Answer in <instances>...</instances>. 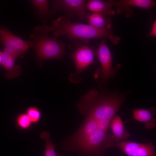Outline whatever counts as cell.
<instances>
[{"label": "cell", "instance_id": "cell-5", "mask_svg": "<svg viewBox=\"0 0 156 156\" xmlns=\"http://www.w3.org/2000/svg\"><path fill=\"white\" fill-rule=\"evenodd\" d=\"M0 40L4 45V50L16 58L34 47L33 42L22 39L6 29L0 30Z\"/></svg>", "mask_w": 156, "mask_h": 156}, {"label": "cell", "instance_id": "cell-19", "mask_svg": "<svg viewBox=\"0 0 156 156\" xmlns=\"http://www.w3.org/2000/svg\"><path fill=\"white\" fill-rule=\"evenodd\" d=\"M16 124L20 129L27 130L29 129L32 124L27 114L22 113L18 116L16 120Z\"/></svg>", "mask_w": 156, "mask_h": 156}, {"label": "cell", "instance_id": "cell-2", "mask_svg": "<svg viewBox=\"0 0 156 156\" xmlns=\"http://www.w3.org/2000/svg\"><path fill=\"white\" fill-rule=\"evenodd\" d=\"M123 101L121 94L102 95L92 89L81 97L78 106L81 113H86L87 116L96 120L112 119Z\"/></svg>", "mask_w": 156, "mask_h": 156}, {"label": "cell", "instance_id": "cell-15", "mask_svg": "<svg viewBox=\"0 0 156 156\" xmlns=\"http://www.w3.org/2000/svg\"><path fill=\"white\" fill-rule=\"evenodd\" d=\"M86 19L89 25L98 28H111L112 22L109 16L102 14L94 13L87 14Z\"/></svg>", "mask_w": 156, "mask_h": 156}, {"label": "cell", "instance_id": "cell-16", "mask_svg": "<svg viewBox=\"0 0 156 156\" xmlns=\"http://www.w3.org/2000/svg\"><path fill=\"white\" fill-rule=\"evenodd\" d=\"M155 147L151 142L141 143L130 156H155Z\"/></svg>", "mask_w": 156, "mask_h": 156}, {"label": "cell", "instance_id": "cell-21", "mask_svg": "<svg viewBox=\"0 0 156 156\" xmlns=\"http://www.w3.org/2000/svg\"><path fill=\"white\" fill-rule=\"evenodd\" d=\"M112 119H106L97 120V129L107 132Z\"/></svg>", "mask_w": 156, "mask_h": 156}, {"label": "cell", "instance_id": "cell-4", "mask_svg": "<svg viewBox=\"0 0 156 156\" xmlns=\"http://www.w3.org/2000/svg\"><path fill=\"white\" fill-rule=\"evenodd\" d=\"M113 135L98 129L91 134L76 152L83 156H102L105 149L113 147Z\"/></svg>", "mask_w": 156, "mask_h": 156}, {"label": "cell", "instance_id": "cell-10", "mask_svg": "<svg viewBox=\"0 0 156 156\" xmlns=\"http://www.w3.org/2000/svg\"><path fill=\"white\" fill-rule=\"evenodd\" d=\"M156 5L155 2L152 0H120L114 1V5L118 8V14L124 12L127 17L132 15L131 7H135L149 10Z\"/></svg>", "mask_w": 156, "mask_h": 156}, {"label": "cell", "instance_id": "cell-1", "mask_svg": "<svg viewBox=\"0 0 156 156\" xmlns=\"http://www.w3.org/2000/svg\"><path fill=\"white\" fill-rule=\"evenodd\" d=\"M50 27L55 37L64 35L71 40L79 39L85 42L95 38H107L117 45L121 38L115 35L111 28H98L89 25L73 23L66 16H62L52 22Z\"/></svg>", "mask_w": 156, "mask_h": 156}, {"label": "cell", "instance_id": "cell-7", "mask_svg": "<svg viewBox=\"0 0 156 156\" xmlns=\"http://www.w3.org/2000/svg\"><path fill=\"white\" fill-rule=\"evenodd\" d=\"M97 129V120L87 116L84 122L78 131L62 143L64 149L76 152L86 139Z\"/></svg>", "mask_w": 156, "mask_h": 156}, {"label": "cell", "instance_id": "cell-23", "mask_svg": "<svg viewBox=\"0 0 156 156\" xmlns=\"http://www.w3.org/2000/svg\"><path fill=\"white\" fill-rule=\"evenodd\" d=\"M2 52L0 51V66L1 65L2 61Z\"/></svg>", "mask_w": 156, "mask_h": 156}, {"label": "cell", "instance_id": "cell-14", "mask_svg": "<svg viewBox=\"0 0 156 156\" xmlns=\"http://www.w3.org/2000/svg\"><path fill=\"white\" fill-rule=\"evenodd\" d=\"M109 127L116 143L127 139L130 136L121 118L118 115L114 116L112 118Z\"/></svg>", "mask_w": 156, "mask_h": 156}, {"label": "cell", "instance_id": "cell-11", "mask_svg": "<svg viewBox=\"0 0 156 156\" xmlns=\"http://www.w3.org/2000/svg\"><path fill=\"white\" fill-rule=\"evenodd\" d=\"M1 65L6 72L4 76L9 79H12L20 75L22 72L21 66L15 64L17 58L4 49L2 52Z\"/></svg>", "mask_w": 156, "mask_h": 156}, {"label": "cell", "instance_id": "cell-20", "mask_svg": "<svg viewBox=\"0 0 156 156\" xmlns=\"http://www.w3.org/2000/svg\"><path fill=\"white\" fill-rule=\"evenodd\" d=\"M26 113L29 117L32 123L38 122L41 118V113L38 108L36 106L28 107Z\"/></svg>", "mask_w": 156, "mask_h": 156}, {"label": "cell", "instance_id": "cell-17", "mask_svg": "<svg viewBox=\"0 0 156 156\" xmlns=\"http://www.w3.org/2000/svg\"><path fill=\"white\" fill-rule=\"evenodd\" d=\"M31 2L37 12L42 16L47 17L51 15V11L49 10L48 0H33Z\"/></svg>", "mask_w": 156, "mask_h": 156}, {"label": "cell", "instance_id": "cell-24", "mask_svg": "<svg viewBox=\"0 0 156 156\" xmlns=\"http://www.w3.org/2000/svg\"><path fill=\"white\" fill-rule=\"evenodd\" d=\"M57 156H61V155H59V154H58L57 153Z\"/></svg>", "mask_w": 156, "mask_h": 156}, {"label": "cell", "instance_id": "cell-3", "mask_svg": "<svg viewBox=\"0 0 156 156\" xmlns=\"http://www.w3.org/2000/svg\"><path fill=\"white\" fill-rule=\"evenodd\" d=\"M50 27L45 25L37 26L31 36L34 41L36 57L41 62L50 59L62 60L66 53L65 43L49 35Z\"/></svg>", "mask_w": 156, "mask_h": 156}, {"label": "cell", "instance_id": "cell-22", "mask_svg": "<svg viewBox=\"0 0 156 156\" xmlns=\"http://www.w3.org/2000/svg\"><path fill=\"white\" fill-rule=\"evenodd\" d=\"M148 35L150 36H156V21L154 22L151 28V31Z\"/></svg>", "mask_w": 156, "mask_h": 156}, {"label": "cell", "instance_id": "cell-18", "mask_svg": "<svg viewBox=\"0 0 156 156\" xmlns=\"http://www.w3.org/2000/svg\"><path fill=\"white\" fill-rule=\"evenodd\" d=\"M50 134L47 131L42 132L40 135L41 138L45 142V150L44 156H57L55 151L56 145L53 143L50 139Z\"/></svg>", "mask_w": 156, "mask_h": 156}, {"label": "cell", "instance_id": "cell-9", "mask_svg": "<svg viewBox=\"0 0 156 156\" xmlns=\"http://www.w3.org/2000/svg\"><path fill=\"white\" fill-rule=\"evenodd\" d=\"M96 51L92 47L81 45L77 47L72 54L75 62L77 73H80L94 62Z\"/></svg>", "mask_w": 156, "mask_h": 156}, {"label": "cell", "instance_id": "cell-8", "mask_svg": "<svg viewBox=\"0 0 156 156\" xmlns=\"http://www.w3.org/2000/svg\"><path fill=\"white\" fill-rule=\"evenodd\" d=\"M96 55L101 65L100 77L102 80L105 81L113 77L116 73L115 69L112 67L113 57L105 39H102L96 51Z\"/></svg>", "mask_w": 156, "mask_h": 156}, {"label": "cell", "instance_id": "cell-13", "mask_svg": "<svg viewBox=\"0 0 156 156\" xmlns=\"http://www.w3.org/2000/svg\"><path fill=\"white\" fill-rule=\"evenodd\" d=\"M113 0H89L86 3V7L90 11L109 16L115 14L112 9Z\"/></svg>", "mask_w": 156, "mask_h": 156}, {"label": "cell", "instance_id": "cell-12", "mask_svg": "<svg viewBox=\"0 0 156 156\" xmlns=\"http://www.w3.org/2000/svg\"><path fill=\"white\" fill-rule=\"evenodd\" d=\"M131 110L133 118L144 123L147 129H152L156 127V121L154 118L156 114L155 108L154 107H152L148 109H135Z\"/></svg>", "mask_w": 156, "mask_h": 156}, {"label": "cell", "instance_id": "cell-6", "mask_svg": "<svg viewBox=\"0 0 156 156\" xmlns=\"http://www.w3.org/2000/svg\"><path fill=\"white\" fill-rule=\"evenodd\" d=\"M84 0H55L52 3V14L62 12L68 18L77 17L80 20L86 19L87 14Z\"/></svg>", "mask_w": 156, "mask_h": 156}]
</instances>
